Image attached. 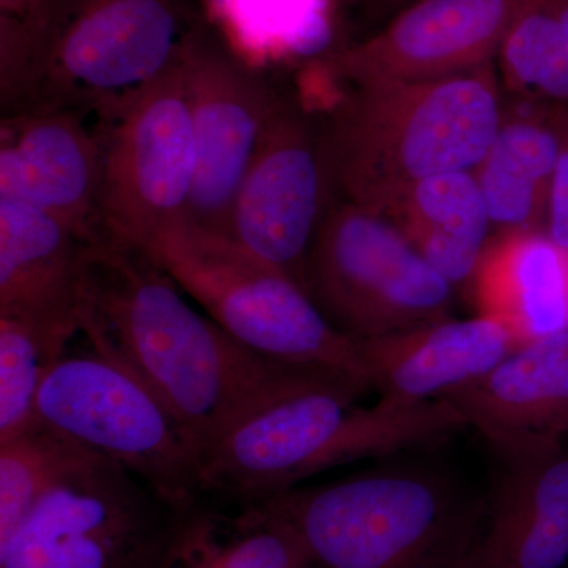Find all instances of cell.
<instances>
[{
  "mask_svg": "<svg viewBox=\"0 0 568 568\" xmlns=\"http://www.w3.org/2000/svg\"><path fill=\"white\" fill-rule=\"evenodd\" d=\"M182 293L140 248L99 239L85 264L80 332L91 349L151 388L200 462L254 410L295 392L353 377L257 353L197 313Z\"/></svg>",
  "mask_w": 568,
  "mask_h": 568,
  "instance_id": "6da1fadb",
  "label": "cell"
},
{
  "mask_svg": "<svg viewBox=\"0 0 568 568\" xmlns=\"http://www.w3.org/2000/svg\"><path fill=\"white\" fill-rule=\"evenodd\" d=\"M504 114L496 62L444 80L342 88L321 114L334 200L381 212L422 179L477 171Z\"/></svg>",
  "mask_w": 568,
  "mask_h": 568,
  "instance_id": "7a4b0ae2",
  "label": "cell"
},
{
  "mask_svg": "<svg viewBox=\"0 0 568 568\" xmlns=\"http://www.w3.org/2000/svg\"><path fill=\"white\" fill-rule=\"evenodd\" d=\"M369 390L343 377L254 410L201 462L203 495L268 499L331 467L395 457L467 428L466 418L446 399L405 405L379 398L376 405L358 406Z\"/></svg>",
  "mask_w": 568,
  "mask_h": 568,
  "instance_id": "3957f363",
  "label": "cell"
},
{
  "mask_svg": "<svg viewBox=\"0 0 568 568\" xmlns=\"http://www.w3.org/2000/svg\"><path fill=\"white\" fill-rule=\"evenodd\" d=\"M190 31L179 0H55L37 22L0 17L2 115L110 114L173 65Z\"/></svg>",
  "mask_w": 568,
  "mask_h": 568,
  "instance_id": "277c9868",
  "label": "cell"
},
{
  "mask_svg": "<svg viewBox=\"0 0 568 568\" xmlns=\"http://www.w3.org/2000/svg\"><path fill=\"white\" fill-rule=\"evenodd\" d=\"M315 568H466L484 493L448 469L392 463L268 497Z\"/></svg>",
  "mask_w": 568,
  "mask_h": 568,
  "instance_id": "5b68a950",
  "label": "cell"
},
{
  "mask_svg": "<svg viewBox=\"0 0 568 568\" xmlns=\"http://www.w3.org/2000/svg\"><path fill=\"white\" fill-rule=\"evenodd\" d=\"M140 250L239 342L278 361L345 373L373 390L361 343L339 334L294 280L226 235L182 220Z\"/></svg>",
  "mask_w": 568,
  "mask_h": 568,
  "instance_id": "8992f818",
  "label": "cell"
},
{
  "mask_svg": "<svg viewBox=\"0 0 568 568\" xmlns=\"http://www.w3.org/2000/svg\"><path fill=\"white\" fill-rule=\"evenodd\" d=\"M454 290L387 216L334 200L305 264V291L357 343L450 317Z\"/></svg>",
  "mask_w": 568,
  "mask_h": 568,
  "instance_id": "52a82bcc",
  "label": "cell"
},
{
  "mask_svg": "<svg viewBox=\"0 0 568 568\" xmlns=\"http://www.w3.org/2000/svg\"><path fill=\"white\" fill-rule=\"evenodd\" d=\"M37 420L122 467L170 507L203 495L189 437L151 388L106 355L63 354L40 388Z\"/></svg>",
  "mask_w": 568,
  "mask_h": 568,
  "instance_id": "ba28073f",
  "label": "cell"
},
{
  "mask_svg": "<svg viewBox=\"0 0 568 568\" xmlns=\"http://www.w3.org/2000/svg\"><path fill=\"white\" fill-rule=\"evenodd\" d=\"M95 130L102 144V237L140 248L185 220L196 152L181 58L99 118Z\"/></svg>",
  "mask_w": 568,
  "mask_h": 568,
  "instance_id": "9c48e42d",
  "label": "cell"
},
{
  "mask_svg": "<svg viewBox=\"0 0 568 568\" xmlns=\"http://www.w3.org/2000/svg\"><path fill=\"white\" fill-rule=\"evenodd\" d=\"M168 510L122 467L88 458L0 541V568H132Z\"/></svg>",
  "mask_w": 568,
  "mask_h": 568,
  "instance_id": "30bf717a",
  "label": "cell"
},
{
  "mask_svg": "<svg viewBox=\"0 0 568 568\" xmlns=\"http://www.w3.org/2000/svg\"><path fill=\"white\" fill-rule=\"evenodd\" d=\"M332 201L321 118L283 93L235 196L226 237L305 291L306 257Z\"/></svg>",
  "mask_w": 568,
  "mask_h": 568,
  "instance_id": "8fae6325",
  "label": "cell"
},
{
  "mask_svg": "<svg viewBox=\"0 0 568 568\" xmlns=\"http://www.w3.org/2000/svg\"><path fill=\"white\" fill-rule=\"evenodd\" d=\"M179 58L196 152L185 222L226 235L235 196L283 92L207 32L192 29Z\"/></svg>",
  "mask_w": 568,
  "mask_h": 568,
  "instance_id": "7c38bea8",
  "label": "cell"
},
{
  "mask_svg": "<svg viewBox=\"0 0 568 568\" xmlns=\"http://www.w3.org/2000/svg\"><path fill=\"white\" fill-rule=\"evenodd\" d=\"M528 0H417L379 31L328 52L339 88L444 80L496 62Z\"/></svg>",
  "mask_w": 568,
  "mask_h": 568,
  "instance_id": "4fadbf2b",
  "label": "cell"
},
{
  "mask_svg": "<svg viewBox=\"0 0 568 568\" xmlns=\"http://www.w3.org/2000/svg\"><path fill=\"white\" fill-rule=\"evenodd\" d=\"M82 112L33 110L0 121V197L62 220L88 241L102 237V144Z\"/></svg>",
  "mask_w": 568,
  "mask_h": 568,
  "instance_id": "5bb4252c",
  "label": "cell"
},
{
  "mask_svg": "<svg viewBox=\"0 0 568 568\" xmlns=\"http://www.w3.org/2000/svg\"><path fill=\"white\" fill-rule=\"evenodd\" d=\"M496 457L564 447L568 436V332L526 343L495 369L446 396Z\"/></svg>",
  "mask_w": 568,
  "mask_h": 568,
  "instance_id": "9a60e30c",
  "label": "cell"
},
{
  "mask_svg": "<svg viewBox=\"0 0 568 568\" xmlns=\"http://www.w3.org/2000/svg\"><path fill=\"white\" fill-rule=\"evenodd\" d=\"M567 560V452L497 457L466 568H560Z\"/></svg>",
  "mask_w": 568,
  "mask_h": 568,
  "instance_id": "2e32d148",
  "label": "cell"
},
{
  "mask_svg": "<svg viewBox=\"0 0 568 568\" xmlns=\"http://www.w3.org/2000/svg\"><path fill=\"white\" fill-rule=\"evenodd\" d=\"M132 568H315L304 540L267 499L201 495L170 507Z\"/></svg>",
  "mask_w": 568,
  "mask_h": 568,
  "instance_id": "e0dca14e",
  "label": "cell"
},
{
  "mask_svg": "<svg viewBox=\"0 0 568 568\" xmlns=\"http://www.w3.org/2000/svg\"><path fill=\"white\" fill-rule=\"evenodd\" d=\"M92 244L50 213L0 197V316L71 339Z\"/></svg>",
  "mask_w": 568,
  "mask_h": 568,
  "instance_id": "ac0fdd59",
  "label": "cell"
},
{
  "mask_svg": "<svg viewBox=\"0 0 568 568\" xmlns=\"http://www.w3.org/2000/svg\"><path fill=\"white\" fill-rule=\"evenodd\" d=\"M361 347L379 398L416 405L480 379L519 346L503 324L478 315L447 317Z\"/></svg>",
  "mask_w": 568,
  "mask_h": 568,
  "instance_id": "d6986e66",
  "label": "cell"
},
{
  "mask_svg": "<svg viewBox=\"0 0 568 568\" xmlns=\"http://www.w3.org/2000/svg\"><path fill=\"white\" fill-rule=\"evenodd\" d=\"M467 291L518 346L568 332V250L545 231L493 233Z\"/></svg>",
  "mask_w": 568,
  "mask_h": 568,
  "instance_id": "ffe728a7",
  "label": "cell"
},
{
  "mask_svg": "<svg viewBox=\"0 0 568 568\" xmlns=\"http://www.w3.org/2000/svg\"><path fill=\"white\" fill-rule=\"evenodd\" d=\"M562 148L552 104L506 99V114L476 175L493 233L547 230L548 196Z\"/></svg>",
  "mask_w": 568,
  "mask_h": 568,
  "instance_id": "44dd1931",
  "label": "cell"
},
{
  "mask_svg": "<svg viewBox=\"0 0 568 568\" xmlns=\"http://www.w3.org/2000/svg\"><path fill=\"white\" fill-rule=\"evenodd\" d=\"M377 213L452 286L469 287L493 235L476 171L422 179Z\"/></svg>",
  "mask_w": 568,
  "mask_h": 568,
  "instance_id": "7402d4cb",
  "label": "cell"
},
{
  "mask_svg": "<svg viewBox=\"0 0 568 568\" xmlns=\"http://www.w3.org/2000/svg\"><path fill=\"white\" fill-rule=\"evenodd\" d=\"M496 67L507 100L568 108V0H528Z\"/></svg>",
  "mask_w": 568,
  "mask_h": 568,
  "instance_id": "603a6c76",
  "label": "cell"
},
{
  "mask_svg": "<svg viewBox=\"0 0 568 568\" xmlns=\"http://www.w3.org/2000/svg\"><path fill=\"white\" fill-rule=\"evenodd\" d=\"M91 457L40 422L0 443V541L59 478Z\"/></svg>",
  "mask_w": 568,
  "mask_h": 568,
  "instance_id": "cb8c5ba5",
  "label": "cell"
},
{
  "mask_svg": "<svg viewBox=\"0 0 568 568\" xmlns=\"http://www.w3.org/2000/svg\"><path fill=\"white\" fill-rule=\"evenodd\" d=\"M69 342L20 317L0 316V443L39 422L40 388Z\"/></svg>",
  "mask_w": 568,
  "mask_h": 568,
  "instance_id": "d4e9b609",
  "label": "cell"
},
{
  "mask_svg": "<svg viewBox=\"0 0 568 568\" xmlns=\"http://www.w3.org/2000/svg\"><path fill=\"white\" fill-rule=\"evenodd\" d=\"M555 106V104H552ZM562 132L558 163L549 186L547 230L552 242L568 250V108L555 106Z\"/></svg>",
  "mask_w": 568,
  "mask_h": 568,
  "instance_id": "484cf974",
  "label": "cell"
},
{
  "mask_svg": "<svg viewBox=\"0 0 568 568\" xmlns=\"http://www.w3.org/2000/svg\"><path fill=\"white\" fill-rule=\"evenodd\" d=\"M342 3L354 14L361 29L364 28L361 39L379 31L406 7L405 0H342Z\"/></svg>",
  "mask_w": 568,
  "mask_h": 568,
  "instance_id": "4316f807",
  "label": "cell"
},
{
  "mask_svg": "<svg viewBox=\"0 0 568 568\" xmlns=\"http://www.w3.org/2000/svg\"><path fill=\"white\" fill-rule=\"evenodd\" d=\"M55 0H0V17L22 22L40 21Z\"/></svg>",
  "mask_w": 568,
  "mask_h": 568,
  "instance_id": "83f0119b",
  "label": "cell"
},
{
  "mask_svg": "<svg viewBox=\"0 0 568 568\" xmlns=\"http://www.w3.org/2000/svg\"><path fill=\"white\" fill-rule=\"evenodd\" d=\"M414 2H417V0H405V9H407L409 6H413Z\"/></svg>",
  "mask_w": 568,
  "mask_h": 568,
  "instance_id": "f1b7e54d",
  "label": "cell"
}]
</instances>
